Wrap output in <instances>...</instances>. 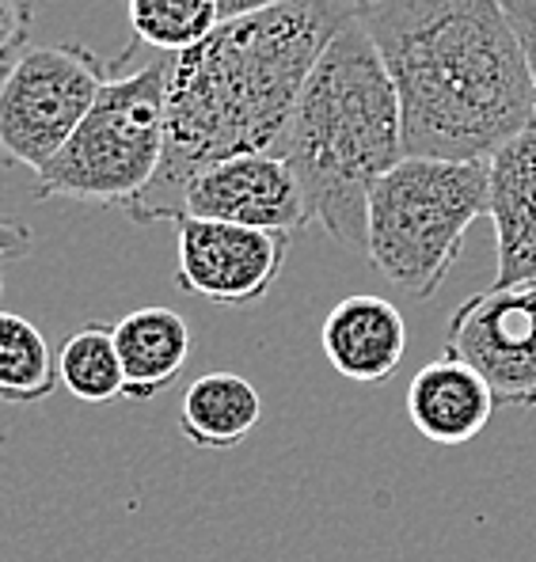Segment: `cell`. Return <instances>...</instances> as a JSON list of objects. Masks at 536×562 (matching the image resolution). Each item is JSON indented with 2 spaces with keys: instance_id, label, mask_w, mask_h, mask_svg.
<instances>
[{
  "instance_id": "52a82bcc",
  "label": "cell",
  "mask_w": 536,
  "mask_h": 562,
  "mask_svg": "<svg viewBox=\"0 0 536 562\" xmlns=\"http://www.w3.org/2000/svg\"><path fill=\"white\" fill-rule=\"evenodd\" d=\"M445 353L488 380L499 403L536 407V281L468 296L449 316Z\"/></svg>"
},
{
  "instance_id": "8fae6325",
  "label": "cell",
  "mask_w": 536,
  "mask_h": 562,
  "mask_svg": "<svg viewBox=\"0 0 536 562\" xmlns=\"http://www.w3.org/2000/svg\"><path fill=\"white\" fill-rule=\"evenodd\" d=\"M320 346L339 376L354 384H384L407 353V324L392 301L358 293L327 312Z\"/></svg>"
},
{
  "instance_id": "2e32d148",
  "label": "cell",
  "mask_w": 536,
  "mask_h": 562,
  "mask_svg": "<svg viewBox=\"0 0 536 562\" xmlns=\"http://www.w3.org/2000/svg\"><path fill=\"white\" fill-rule=\"evenodd\" d=\"M57 384V361L43 330L15 312H0V403H43Z\"/></svg>"
},
{
  "instance_id": "3957f363",
  "label": "cell",
  "mask_w": 536,
  "mask_h": 562,
  "mask_svg": "<svg viewBox=\"0 0 536 562\" xmlns=\"http://www.w3.org/2000/svg\"><path fill=\"white\" fill-rule=\"evenodd\" d=\"M282 160L304 190L312 225L346 251L366 255L369 194L407 160L392 77L354 15L327 43L297 99Z\"/></svg>"
},
{
  "instance_id": "5bb4252c",
  "label": "cell",
  "mask_w": 536,
  "mask_h": 562,
  "mask_svg": "<svg viewBox=\"0 0 536 562\" xmlns=\"http://www.w3.org/2000/svg\"><path fill=\"white\" fill-rule=\"evenodd\" d=\"M263 418V400L241 373H205L183 392L179 429L198 449L225 452L247 441Z\"/></svg>"
},
{
  "instance_id": "8992f818",
  "label": "cell",
  "mask_w": 536,
  "mask_h": 562,
  "mask_svg": "<svg viewBox=\"0 0 536 562\" xmlns=\"http://www.w3.org/2000/svg\"><path fill=\"white\" fill-rule=\"evenodd\" d=\"M103 85V61L80 43H35L8 54L0 61V164L38 176L80 130Z\"/></svg>"
},
{
  "instance_id": "6da1fadb",
  "label": "cell",
  "mask_w": 536,
  "mask_h": 562,
  "mask_svg": "<svg viewBox=\"0 0 536 562\" xmlns=\"http://www.w3.org/2000/svg\"><path fill=\"white\" fill-rule=\"evenodd\" d=\"M358 8L343 0H286L228 20L176 54L168 77V137L148 190L126 210L137 225H179L187 183L233 156H282L297 99L327 43Z\"/></svg>"
},
{
  "instance_id": "5b68a950",
  "label": "cell",
  "mask_w": 536,
  "mask_h": 562,
  "mask_svg": "<svg viewBox=\"0 0 536 562\" xmlns=\"http://www.w3.org/2000/svg\"><path fill=\"white\" fill-rule=\"evenodd\" d=\"M171 65L153 61L107 80L69 145L35 176V198L130 210L156 179L168 137Z\"/></svg>"
},
{
  "instance_id": "9a60e30c",
  "label": "cell",
  "mask_w": 536,
  "mask_h": 562,
  "mask_svg": "<svg viewBox=\"0 0 536 562\" xmlns=\"http://www.w3.org/2000/svg\"><path fill=\"white\" fill-rule=\"evenodd\" d=\"M57 380L69 387L72 400L103 407L111 400H126V373H122L114 327L85 324L72 330L57 353Z\"/></svg>"
},
{
  "instance_id": "e0dca14e",
  "label": "cell",
  "mask_w": 536,
  "mask_h": 562,
  "mask_svg": "<svg viewBox=\"0 0 536 562\" xmlns=\"http://www.w3.org/2000/svg\"><path fill=\"white\" fill-rule=\"evenodd\" d=\"M217 0H130V27L142 43L187 54L221 27Z\"/></svg>"
},
{
  "instance_id": "30bf717a",
  "label": "cell",
  "mask_w": 536,
  "mask_h": 562,
  "mask_svg": "<svg viewBox=\"0 0 536 562\" xmlns=\"http://www.w3.org/2000/svg\"><path fill=\"white\" fill-rule=\"evenodd\" d=\"M494 225V289L536 281V126L517 134L488 160Z\"/></svg>"
},
{
  "instance_id": "44dd1931",
  "label": "cell",
  "mask_w": 536,
  "mask_h": 562,
  "mask_svg": "<svg viewBox=\"0 0 536 562\" xmlns=\"http://www.w3.org/2000/svg\"><path fill=\"white\" fill-rule=\"evenodd\" d=\"M31 247V233L15 221H0V255H23Z\"/></svg>"
},
{
  "instance_id": "d6986e66",
  "label": "cell",
  "mask_w": 536,
  "mask_h": 562,
  "mask_svg": "<svg viewBox=\"0 0 536 562\" xmlns=\"http://www.w3.org/2000/svg\"><path fill=\"white\" fill-rule=\"evenodd\" d=\"M502 8H506L517 35H522L525 57H529V72H533V95H536V0H502Z\"/></svg>"
},
{
  "instance_id": "ac0fdd59",
  "label": "cell",
  "mask_w": 536,
  "mask_h": 562,
  "mask_svg": "<svg viewBox=\"0 0 536 562\" xmlns=\"http://www.w3.org/2000/svg\"><path fill=\"white\" fill-rule=\"evenodd\" d=\"M31 23H35V0H0V61L27 46Z\"/></svg>"
},
{
  "instance_id": "ba28073f",
  "label": "cell",
  "mask_w": 536,
  "mask_h": 562,
  "mask_svg": "<svg viewBox=\"0 0 536 562\" xmlns=\"http://www.w3.org/2000/svg\"><path fill=\"white\" fill-rule=\"evenodd\" d=\"M286 251H290V233L183 217L176 281L183 293L213 304H255L282 274Z\"/></svg>"
},
{
  "instance_id": "277c9868",
  "label": "cell",
  "mask_w": 536,
  "mask_h": 562,
  "mask_svg": "<svg viewBox=\"0 0 536 562\" xmlns=\"http://www.w3.org/2000/svg\"><path fill=\"white\" fill-rule=\"evenodd\" d=\"M491 205L488 160L407 156L369 194L366 255L407 296L438 293Z\"/></svg>"
},
{
  "instance_id": "7a4b0ae2",
  "label": "cell",
  "mask_w": 536,
  "mask_h": 562,
  "mask_svg": "<svg viewBox=\"0 0 536 562\" xmlns=\"http://www.w3.org/2000/svg\"><path fill=\"white\" fill-rule=\"evenodd\" d=\"M407 156L491 160L536 126L533 72L502 0H361Z\"/></svg>"
},
{
  "instance_id": "4fadbf2b",
  "label": "cell",
  "mask_w": 536,
  "mask_h": 562,
  "mask_svg": "<svg viewBox=\"0 0 536 562\" xmlns=\"http://www.w3.org/2000/svg\"><path fill=\"white\" fill-rule=\"evenodd\" d=\"M114 346H119L122 373H126V400L148 403L183 373L194 335L179 312L153 304V308L126 312L114 324Z\"/></svg>"
},
{
  "instance_id": "ffe728a7",
  "label": "cell",
  "mask_w": 536,
  "mask_h": 562,
  "mask_svg": "<svg viewBox=\"0 0 536 562\" xmlns=\"http://www.w3.org/2000/svg\"><path fill=\"white\" fill-rule=\"evenodd\" d=\"M286 4V0H217L221 8V20H247V15H259L267 12V8H278Z\"/></svg>"
},
{
  "instance_id": "7402d4cb",
  "label": "cell",
  "mask_w": 536,
  "mask_h": 562,
  "mask_svg": "<svg viewBox=\"0 0 536 562\" xmlns=\"http://www.w3.org/2000/svg\"><path fill=\"white\" fill-rule=\"evenodd\" d=\"M343 4H350V8H361V0H343Z\"/></svg>"
},
{
  "instance_id": "7c38bea8",
  "label": "cell",
  "mask_w": 536,
  "mask_h": 562,
  "mask_svg": "<svg viewBox=\"0 0 536 562\" xmlns=\"http://www.w3.org/2000/svg\"><path fill=\"white\" fill-rule=\"evenodd\" d=\"M494 392L476 369L442 353L423 366L407 387V418L426 441L465 445L483 434L494 411Z\"/></svg>"
},
{
  "instance_id": "9c48e42d",
  "label": "cell",
  "mask_w": 536,
  "mask_h": 562,
  "mask_svg": "<svg viewBox=\"0 0 536 562\" xmlns=\"http://www.w3.org/2000/svg\"><path fill=\"white\" fill-rule=\"evenodd\" d=\"M221 221V225L263 228V233H293L312 225L304 190L282 156H233L210 164L187 183L179 221Z\"/></svg>"
}]
</instances>
